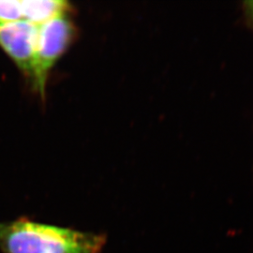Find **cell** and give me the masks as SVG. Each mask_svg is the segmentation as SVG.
Here are the masks:
<instances>
[{
	"instance_id": "1",
	"label": "cell",
	"mask_w": 253,
	"mask_h": 253,
	"mask_svg": "<svg viewBox=\"0 0 253 253\" xmlns=\"http://www.w3.org/2000/svg\"><path fill=\"white\" fill-rule=\"evenodd\" d=\"M106 236L27 218L0 224L4 253H100Z\"/></svg>"
},
{
	"instance_id": "4",
	"label": "cell",
	"mask_w": 253,
	"mask_h": 253,
	"mask_svg": "<svg viewBox=\"0 0 253 253\" xmlns=\"http://www.w3.org/2000/svg\"><path fill=\"white\" fill-rule=\"evenodd\" d=\"M21 2L24 20L36 26L68 15L71 10L70 3L63 0H23Z\"/></svg>"
},
{
	"instance_id": "3",
	"label": "cell",
	"mask_w": 253,
	"mask_h": 253,
	"mask_svg": "<svg viewBox=\"0 0 253 253\" xmlns=\"http://www.w3.org/2000/svg\"><path fill=\"white\" fill-rule=\"evenodd\" d=\"M38 26L20 20L0 24V47L33 83Z\"/></svg>"
},
{
	"instance_id": "2",
	"label": "cell",
	"mask_w": 253,
	"mask_h": 253,
	"mask_svg": "<svg viewBox=\"0 0 253 253\" xmlns=\"http://www.w3.org/2000/svg\"><path fill=\"white\" fill-rule=\"evenodd\" d=\"M75 27L68 15L52 19L38 26L33 86L42 98L49 73L75 37Z\"/></svg>"
},
{
	"instance_id": "5",
	"label": "cell",
	"mask_w": 253,
	"mask_h": 253,
	"mask_svg": "<svg viewBox=\"0 0 253 253\" xmlns=\"http://www.w3.org/2000/svg\"><path fill=\"white\" fill-rule=\"evenodd\" d=\"M24 20L22 2L19 0H0V24Z\"/></svg>"
},
{
	"instance_id": "6",
	"label": "cell",
	"mask_w": 253,
	"mask_h": 253,
	"mask_svg": "<svg viewBox=\"0 0 253 253\" xmlns=\"http://www.w3.org/2000/svg\"><path fill=\"white\" fill-rule=\"evenodd\" d=\"M245 9L247 10V14L250 17L251 22L253 24V1L247 2L246 6H245Z\"/></svg>"
}]
</instances>
